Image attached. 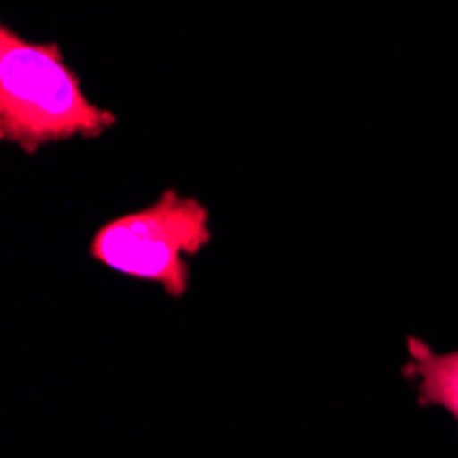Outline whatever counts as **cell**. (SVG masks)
<instances>
[{"mask_svg":"<svg viewBox=\"0 0 458 458\" xmlns=\"http://www.w3.org/2000/svg\"><path fill=\"white\" fill-rule=\"evenodd\" d=\"M115 121L89 99L55 41H28L0 25V140L36 154L50 143L99 138Z\"/></svg>","mask_w":458,"mask_h":458,"instance_id":"6da1fadb","label":"cell"},{"mask_svg":"<svg viewBox=\"0 0 458 458\" xmlns=\"http://www.w3.org/2000/svg\"><path fill=\"white\" fill-rule=\"evenodd\" d=\"M403 377L418 382V406H439L458 426V352L437 354L426 341L406 338Z\"/></svg>","mask_w":458,"mask_h":458,"instance_id":"3957f363","label":"cell"},{"mask_svg":"<svg viewBox=\"0 0 458 458\" xmlns=\"http://www.w3.org/2000/svg\"><path fill=\"white\" fill-rule=\"evenodd\" d=\"M209 242V209L198 198L165 190L143 209L105 223L91 239V259L118 275L159 283L171 297H184L187 259H195Z\"/></svg>","mask_w":458,"mask_h":458,"instance_id":"7a4b0ae2","label":"cell"}]
</instances>
